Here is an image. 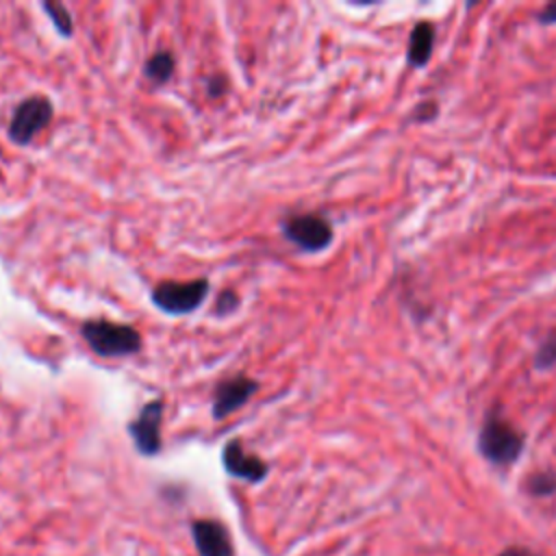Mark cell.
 I'll use <instances>...</instances> for the list:
<instances>
[{
	"instance_id": "obj_1",
	"label": "cell",
	"mask_w": 556,
	"mask_h": 556,
	"mask_svg": "<svg viewBox=\"0 0 556 556\" xmlns=\"http://www.w3.org/2000/svg\"><path fill=\"white\" fill-rule=\"evenodd\" d=\"M87 345L100 356H126L141 350V334L126 324L89 319L80 328Z\"/></svg>"
},
{
	"instance_id": "obj_2",
	"label": "cell",
	"mask_w": 556,
	"mask_h": 556,
	"mask_svg": "<svg viewBox=\"0 0 556 556\" xmlns=\"http://www.w3.org/2000/svg\"><path fill=\"white\" fill-rule=\"evenodd\" d=\"M480 454L493 465H510L523 450V434L515 430L504 417L486 415L478 434Z\"/></svg>"
},
{
	"instance_id": "obj_3",
	"label": "cell",
	"mask_w": 556,
	"mask_h": 556,
	"mask_svg": "<svg viewBox=\"0 0 556 556\" xmlns=\"http://www.w3.org/2000/svg\"><path fill=\"white\" fill-rule=\"evenodd\" d=\"M208 293V280L195 278L189 282L163 280L152 289V302L169 315H185L195 311Z\"/></svg>"
},
{
	"instance_id": "obj_4",
	"label": "cell",
	"mask_w": 556,
	"mask_h": 556,
	"mask_svg": "<svg viewBox=\"0 0 556 556\" xmlns=\"http://www.w3.org/2000/svg\"><path fill=\"white\" fill-rule=\"evenodd\" d=\"M285 237L306 252H319L332 241V226L326 217L315 213H302L285 219Z\"/></svg>"
},
{
	"instance_id": "obj_5",
	"label": "cell",
	"mask_w": 556,
	"mask_h": 556,
	"mask_svg": "<svg viewBox=\"0 0 556 556\" xmlns=\"http://www.w3.org/2000/svg\"><path fill=\"white\" fill-rule=\"evenodd\" d=\"M52 102L46 96H33L20 102L15 109L11 124H9V137L15 143H28L39 130H43L52 119Z\"/></svg>"
},
{
	"instance_id": "obj_6",
	"label": "cell",
	"mask_w": 556,
	"mask_h": 556,
	"mask_svg": "<svg viewBox=\"0 0 556 556\" xmlns=\"http://www.w3.org/2000/svg\"><path fill=\"white\" fill-rule=\"evenodd\" d=\"M161 419H163V402L154 400L148 402L135 421L128 424V434L135 447L146 454L154 456L161 450Z\"/></svg>"
},
{
	"instance_id": "obj_7",
	"label": "cell",
	"mask_w": 556,
	"mask_h": 556,
	"mask_svg": "<svg viewBox=\"0 0 556 556\" xmlns=\"http://www.w3.org/2000/svg\"><path fill=\"white\" fill-rule=\"evenodd\" d=\"M256 389H258V382L248 376H235V378L222 380L213 395V419H224L237 408H241Z\"/></svg>"
},
{
	"instance_id": "obj_8",
	"label": "cell",
	"mask_w": 556,
	"mask_h": 556,
	"mask_svg": "<svg viewBox=\"0 0 556 556\" xmlns=\"http://www.w3.org/2000/svg\"><path fill=\"white\" fill-rule=\"evenodd\" d=\"M222 463L226 467V471L239 480H248V482H261L267 476V465L254 456L248 454L241 445L239 439H232L224 445L222 452Z\"/></svg>"
},
{
	"instance_id": "obj_9",
	"label": "cell",
	"mask_w": 556,
	"mask_h": 556,
	"mask_svg": "<svg viewBox=\"0 0 556 556\" xmlns=\"http://www.w3.org/2000/svg\"><path fill=\"white\" fill-rule=\"evenodd\" d=\"M193 543L200 556H235L228 530L215 519H198L191 526Z\"/></svg>"
},
{
	"instance_id": "obj_10",
	"label": "cell",
	"mask_w": 556,
	"mask_h": 556,
	"mask_svg": "<svg viewBox=\"0 0 556 556\" xmlns=\"http://www.w3.org/2000/svg\"><path fill=\"white\" fill-rule=\"evenodd\" d=\"M434 46V28L430 22L415 24L410 39H408V63L421 67L428 63Z\"/></svg>"
},
{
	"instance_id": "obj_11",
	"label": "cell",
	"mask_w": 556,
	"mask_h": 556,
	"mask_svg": "<svg viewBox=\"0 0 556 556\" xmlns=\"http://www.w3.org/2000/svg\"><path fill=\"white\" fill-rule=\"evenodd\" d=\"M143 74L154 83V85H161V83H167L174 74V56L167 52V50H161L156 54H152L143 67Z\"/></svg>"
},
{
	"instance_id": "obj_12",
	"label": "cell",
	"mask_w": 556,
	"mask_h": 556,
	"mask_svg": "<svg viewBox=\"0 0 556 556\" xmlns=\"http://www.w3.org/2000/svg\"><path fill=\"white\" fill-rule=\"evenodd\" d=\"M43 11L48 13L50 22L54 24V28H56L63 37H70V35H72L74 24H72L70 11H67L61 2H50V0H46V2H43Z\"/></svg>"
},
{
	"instance_id": "obj_13",
	"label": "cell",
	"mask_w": 556,
	"mask_h": 556,
	"mask_svg": "<svg viewBox=\"0 0 556 556\" xmlns=\"http://www.w3.org/2000/svg\"><path fill=\"white\" fill-rule=\"evenodd\" d=\"M528 491L536 497H545V495H552L556 491V476L552 471H539V473H532L528 478Z\"/></svg>"
},
{
	"instance_id": "obj_14",
	"label": "cell",
	"mask_w": 556,
	"mask_h": 556,
	"mask_svg": "<svg viewBox=\"0 0 556 556\" xmlns=\"http://www.w3.org/2000/svg\"><path fill=\"white\" fill-rule=\"evenodd\" d=\"M552 365H556V330L543 341V345L536 352V367L547 369Z\"/></svg>"
},
{
	"instance_id": "obj_15",
	"label": "cell",
	"mask_w": 556,
	"mask_h": 556,
	"mask_svg": "<svg viewBox=\"0 0 556 556\" xmlns=\"http://www.w3.org/2000/svg\"><path fill=\"white\" fill-rule=\"evenodd\" d=\"M237 304H239L237 293H232V291H224V293L217 298V302H215V313H217V315L232 313Z\"/></svg>"
},
{
	"instance_id": "obj_16",
	"label": "cell",
	"mask_w": 556,
	"mask_h": 556,
	"mask_svg": "<svg viewBox=\"0 0 556 556\" xmlns=\"http://www.w3.org/2000/svg\"><path fill=\"white\" fill-rule=\"evenodd\" d=\"M541 24H556V2H549L536 17Z\"/></svg>"
},
{
	"instance_id": "obj_17",
	"label": "cell",
	"mask_w": 556,
	"mask_h": 556,
	"mask_svg": "<svg viewBox=\"0 0 556 556\" xmlns=\"http://www.w3.org/2000/svg\"><path fill=\"white\" fill-rule=\"evenodd\" d=\"M434 115H437V104H434V102H424L421 109L417 111V119H421V122H428V119H432Z\"/></svg>"
},
{
	"instance_id": "obj_18",
	"label": "cell",
	"mask_w": 556,
	"mask_h": 556,
	"mask_svg": "<svg viewBox=\"0 0 556 556\" xmlns=\"http://www.w3.org/2000/svg\"><path fill=\"white\" fill-rule=\"evenodd\" d=\"M497 556H536L534 552H530L528 547H519V545H513V547H506L502 549Z\"/></svg>"
},
{
	"instance_id": "obj_19",
	"label": "cell",
	"mask_w": 556,
	"mask_h": 556,
	"mask_svg": "<svg viewBox=\"0 0 556 556\" xmlns=\"http://www.w3.org/2000/svg\"><path fill=\"white\" fill-rule=\"evenodd\" d=\"M217 85H222V78L213 76V78H211V83H208V87H211V89H208V93H211V96H219V93L224 91V89H219Z\"/></svg>"
}]
</instances>
